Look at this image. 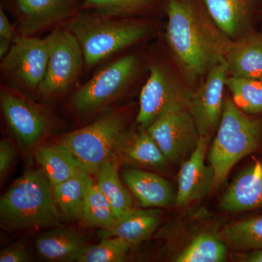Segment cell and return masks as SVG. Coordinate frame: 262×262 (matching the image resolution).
<instances>
[{"mask_svg": "<svg viewBox=\"0 0 262 262\" xmlns=\"http://www.w3.org/2000/svg\"><path fill=\"white\" fill-rule=\"evenodd\" d=\"M165 11L169 48L186 80L194 84L225 59L232 40L213 21L204 0H165Z\"/></svg>", "mask_w": 262, "mask_h": 262, "instance_id": "1", "label": "cell"}, {"mask_svg": "<svg viewBox=\"0 0 262 262\" xmlns=\"http://www.w3.org/2000/svg\"><path fill=\"white\" fill-rule=\"evenodd\" d=\"M53 186L40 169L27 170L0 199V222L8 231L60 227Z\"/></svg>", "mask_w": 262, "mask_h": 262, "instance_id": "2", "label": "cell"}, {"mask_svg": "<svg viewBox=\"0 0 262 262\" xmlns=\"http://www.w3.org/2000/svg\"><path fill=\"white\" fill-rule=\"evenodd\" d=\"M65 24L80 43L89 67L138 42L149 31L141 22L115 20L91 12L77 13Z\"/></svg>", "mask_w": 262, "mask_h": 262, "instance_id": "3", "label": "cell"}, {"mask_svg": "<svg viewBox=\"0 0 262 262\" xmlns=\"http://www.w3.org/2000/svg\"><path fill=\"white\" fill-rule=\"evenodd\" d=\"M262 135L259 119L244 113L232 98L225 107L209 154L214 173L213 188L220 187L237 162L257 149Z\"/></svg>", "mask_w": 262, "mask_h": 262, "instance_id": "4", "label": "cell"}, {"mask_svg": "<svg viewBox=\"0 0 262 262\" xmlns=\"http://www.w3.org/2000/svg\"><path fill=\"white\" fill-rule=\"evenodd\" d=\"M125 131L123 115L113 112L88 126L65 134L61 141L73 152L84 171L96 177L103 164L115 153Z\"/></svg>", "mask_w": 262, "mask_h": 262, "instance_id": "5", "label": "cell"}, {"mask_svg": "<svg viewBox=\"0 0 262 262\" xmlns=\"http://www.w3.org/2000/svg\"><path fill=\"white\" fill-rule=\"evenodd\" d=\"M47 39V70L37 93L42 98L55 97L68 91L78 80L84 63L80 43L64 26L56 27Z\"/></svg>", "mask_w": 262, "mask_h": 262, "instance_id": "6", "label": "cell"}, {"mask_svg": "<svg viewBox=\"0 0 262 262\" xmlns=\"http://www.w3.org/2000/svg\"><path fill=\"white\" fill-rule=\"evenodd\" d=\"M137 70L138 59L134 55L106 66L76 93L72 99L74 111L90 115L106 107L125 92Z\"/></svg>", "mask_w": 262, "mask_h": 262, "instance_id": "7", "label": "cell"}, {"mask_svg": "<svg viewBox=\"0 0 262 262\" xmlns=\"http://www.w3.org/2000/svg\"><path fill=\"white\" fill-rule=\"evenodd\" d=\"M192 93L166 69L153 65L139 96V110L136 117L139 128L146 130L169 110L188 106Z\"/></svg>", "mask_w": 262, "mask_h": 262, "instance_id": "8", "label": "cell"}, {"mask_svg": "<svg viewBox=\"0 0 262 262\" xmlns=\"http://www.w3.org/2000/svg\"><path fill=\"white\" fill-rule=\"evenodd\" d=\"M48 58L47 37L16 36L9 51L2 58V71L22 89L37 93L46 76Z\"/></svg>", "mask_w": 262, "mask_h": 262, "instance_id": "9", "label": "cell"}, {"mask_svg": "<svg viewBox=\"0 0 262 262\" xmlns=\"http://www.w3.org/2000/svg\"><path fill=\"white\" fill-rule=\"evenodd\" d=\"M146 130L171 163L191 154L201 138L188 106L169 110Z\"/></svg>", "mask_w": 262, "mask_h": 262, "instance_id": "10", "label": "cell"}, {"mask_svg": "<svg viewBox=\"0 0 262 262\" xmlns=\"http://www.w3.org/2000/svg\"><path fill=\"white\" fill-rule=\"evenodd\" d=\"M228 76L225 59L208 72L191 95L188 108L201 137L211 138L218 129L225 107Z\"/></svg>", "mask_w": 262, "mask_h": 262, "instance_id": "11", "label": "cell"}, {"mask_svg": "<svg viewBox=\"0 0 262 262\" xmlns=\"http://www.w3.org/2000/svg\"><path fill=\"white\" fill-rule=\"evenodd\" d=\"M2 111L13 135L25 149L37 146L49 130L47 117L20 95L2 90Z\"/></svg>", "mask_w": 262, "mask_h": 262, "instance_id": "12", "label": "cell"}, {"mask_svg": "<svg viewBox=\"0 0 262 262\" xmlns=\"http://www.w3.org/2000/svg\"><path fill=\"white\" fill-rule=\"evenodd\" d=\"M77 0H13L20 35L32 36L68 21L75 13Z\"/></svg>", "mask_w": 262, "mask_h": 262, "instance_id": "13", "label": "cell"}, {"mask_svg": "<svg viewBox=\"0 0 262 262\" xmlns=\"http://www.w3.org/2000/svg\"><path fill=\"white\" fill-rule=\"evenodd\" d=\"M211 138L201 137L189 159L183 163L179 173L176 206L184 207L199 201L213 189L214 173L207 166L206 156Z\"/></svg>", "mask_w": 262, "mask_h": 262, "instance_id": "14", "label": "cell"}, {"mask_svg": "<svg viewBox=\"0 0 262 262\" xmlns=\"http://www.w3.org/2000/svg\"><path fill=\"white\" fill-rule=\"evenodd\" d=\"M208 13L222 32L234 40L250 31L262 0H204Z\"/></svg>", "mask_w": 262, "mask_h": 262, "instance_id": "15", "label": "cell"}, {"mask_svg": "<svg viewBox=\"0 0 262 262\" xmlns=\"http://www.w3.org/2000/svg\"><path fill=\"white\" fill-rule=\"evenodd\" d=\"M220 207L230 213L262 208L261 162H255L237 175L222 196Z\"/></svg>", "mask_w": 262, "mask_h": 262, "instance_id": "16", "label": "cell"}, {"mask_svg": "<svg viewBox=\"0 0 262 262\" xmlns=\"http://www.w3.org/2000/svg\"><path fill=\"white\" fill-rule=\"evenodd\" d=\"M115 155L120 161L163 171L169 161L159 146L146 130H125L117 142Z\"/></svg>", "mask_w": 262, "mask_h": 262, "instance_id": "17", "label": "cell"}, {"mask_svg": "<svg viewBox=\"0 0 262 262\" xmlns=\"http://www.w3.org/2000/svg\"><path fill=\"white\" fill-rule=\"evenodd\" d=\"M225 62L230 77L262 80V33L250 30L232 40Z\"/></svg>", "mask_w": 262, "mask_h": 262, "instance_id": "18", "label": "cell"}, {"mask_svg": "<svg viewBox=\"0 0 262 262\" xmlns=\"http://www.w3.org/2000/svg\"><path fill=\"white\" fill-rule=\"evenodd\" d=\"M122 178L143 208L168 207L176 202L170 183L158 174L130 168L124 170Z\"/></svg>", "mask_w": 262, "mask_h": 262, "instance_id": "19", "label": "cell"}, {"mask_svg": "<svg viewBox=\"0 0 262 262\" xmlns=\"http://www.w3.org/2000/svg\"><path fill=\"white\" fill-rule=\"evenodd\" d=\"M89 246L82 234L61 226L39 234L35 242L39 257L52 262L77 261Z\"/></svg>", "mask_w": 262, "mask_h": 262, "instance_id": "20", "label": "cell"}, {"mask_svg": "<svg viewBox=\"0 0 262 262\" xmlns=\"http://www.w3.org/2000/svg\"><path fill=\"white\" fill-rule=\"evenodd\" d=\"M160 210L134 209L127 214L117 218L114 225L101 229L99 235L103 238L120 237L133 246L149 238L160 222Z\"/></svg>", "mask_w": 262, "mask_h": 262, "instance_id": "21", "label": "cell"}, {"mask_svg": "<svg viewBox=\"0 0 262 262\" xmlns=\"http://www.w3.org/2000/svg\"><path fill=\"white\" fill-rule=\"evenodd\" d=\"M34 156L39 169L53 187L84 171L75 155L61 141L38 146Z\"/></svg>", "mask_w": 262, "mask_h": 262, "instance_id": "22", "label": "cell"}, {"mask_svg": "<svg viewBox=\"0 0 262 262\" xmlns=\"http://www.w3.org/2000/svg\"><path fill=\"white\" fill-rule=\"evenodd\" d=\"M120 162L118 157L114 153L103 164L96 177V182L98 189L110 201L117 218L135 209L130 193L119 176Z\"/></svg>", "mask_w": 262, "mask_h": 262, "instance_id": "23", "label": "cell"}, {"mask_svg": "<svg viewBox=\"0 0 262 262\" xmlns=\"http://www.w3.org/2000/svg\"><path fill=\"white\" fill-rule=\"evenodd\" d=\"M94 183L92 176L82 171L53 186L55 201L62 217L67 220H80L86 194Z\"/></svg>", "mask_w": 262, "mask_h": 262, "instance_id": "24", "label": "cell"}, {"mask_svg": "<svg viewBox=\"0 0 262 262\" xmlns=\"http://www.w3.org/2000/svg\"><path fill=\"white\" fill-rule=\"evenodd\" d=\"M220 236L227 247L237 251L262 249V216L229 224Z\"/></svg>", "mask_w": 262, "mask_h": 262, "instance_id": "25", "label": "cell"}, {"mask_svg": "<svg viewBox=\"0 0 262 262\" xmlns=\"http://www.w3.org/2000/svg\"><path fill=\"white\" fill-rule=\"evenodd\" d=\"M227 246L220 235L198 234L175 258L176 262H222L227 259Z\"/></svg>", "mask_w": 262, "mask_h": 262, "instance_id": "26", "label": "cell"}, {"mask_svg": "<svg viewBox=\"0 0 262 262\" xmlns=\"http://www.w3.org/2000/svg\"><path fill=\"white\" fill-rule=\"evenodd\" d=\"M117 216L113 207L106 196L100 191L96 183L90 187L83 206L80 220L84 226L107 229L114 225Z\"/></svg>", "mask_w": 262, "mask_h": 262, "instance_id": "27", "label": "cell"}, {"mask_svg": "<svg viewBox=\"0 0 262 262\" xmlns=\"http://www.w3.org/2000/svg\"><path fill=\"white\" fill-rule=\"evenodd\" d=\"M227 89L236 106L249 115L262 113V80L244 77H227Z\"/></svg>", "mask_w": 262, "mask_h": 262, "instance_id": "28", "label": "cell"}, {"mask_svg": "<svg viewBox=\"0 0 262 262\" xmlns=\"http://www.w3.org/2000/svg\"><path fill=\"white\" fill-rule=\"evenodd\" d=\"M160 0H83L80 9L102 16H130L155 8Z\"/></svg>", "mask_w": 262, "mask_h": 262, "instance_id": "29", "label": "cell"}, {"mask_svg": "<svg viewBox=\"0 0 262 262\" xmlns=\"http://www.w3.org/2000/svg\"><path fill=\"white\" fill-rule=\"evenodd\" d=\"M132 245L120 237L103 238L99 244L88 246L77 262H122L126 260Z\"/></svg>", "mask_w": 262, "mask_h": 262, "instance_id": "30", "label": "cell"}, {"mask_svg": "<svg viewBox=\"0 0 262 262\" xmlns=\"http://www.w3.org/2000/svg\"><path fill=\"white\" fill-rule=\"evenodd\" d=\"M32 261L29 248L23 243L10 245L0 252V262H28Z\"/></svg>", "mask_w": 262, "mask_h": 262, "instance_id": "31", "label": "cell"}, {"mask_svg": "<svg viewBox=\"0 0 262 262\" xmlns=\"http://www.w3.org/2000/svg\"><path fill=\"white\" fill-rule=\"evenodd\" d=\"M15 151L13 144L6 139L0 142V178L3 181L9 173L15 160Z\"/></svg>", "mask_w": 262, "mask_h": 262, "instance_id": "32", "label": "cell"}, {"mask_svg": "<svg viewBox=\"0 0 262 262\" xmlns=\"http://www.w3.org/2000/svg\"><path fill=\"white\" fill-rule=\"evenodd\" d=\"M15 37L14 28L5 15L3 8H0V39L13 42Z\"/></svg>", "mask_w": 262, "mask_h": 262, "instance_id": "33", "label": "cell"}, {"mask_svg": "<svg viewBox=\"0 0 262 262\" xmlns=\"http://www.w3.org/2000/svg\"><path fill=\"white\" fill-rule=\"evenodd\" d=\"M236 258H237V261L243 262H262V249L252 250L236 256Z\"/></svg>", "mask_w": 262, "mask_h": 262, "instance_id": "34", "label": "cell"}]
</instances>
